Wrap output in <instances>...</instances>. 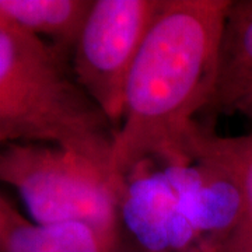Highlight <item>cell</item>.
I'll return each instance as SVG.
<instances>
[{
    "instance_id": "cell-8",
    "label": "cell",
    "mask_w": 252,
    "mask_h": 252,
    "mask_svg": "<svg viewBox=\"0 0 252 252\" xmlns=\"http://www.w3.org/2000/svg\"><path fill=\"white\" fill-rule=\"evenodd\" d=\"M114 245L84 223L36 224L23 217L11 227L3 252H109Z\"/></svg>"
},
{
    "instance_id": "cell-7",
    "label": "cell",
    "mask_w": 252,
    "mask_h": 252,
    "mask_svg": "<svg viewBox=\"0 0 252 252\" xmlns=\"http://www.w3.org/2000/svg\"><path fill=\"white\" fill-rule=\"evenodd\" d=\"M93 0H0L11 26L51 44L69 58Z\"/></svg>"
},
{
    "instance_id": "cell-1",
    "label": "cell",
    "mask_w": 252,
    "mask_h": 252,
    "mask_svg": "<svg viewBox=\"0 0 252 252\" xmlns=\"http://www.w3.org/2000/svg\"><path fill=\"white\" fill-rule=\"evenodd\" d=\"M230 0H162L126 81L109 175L122 200L150 161L193 164V144L216 84Z\"/></svg>"
},
{
    "instance_id": "cell-12",
    "label": "cell",
    "mask_w": 252,
    "mask_h": 252,
    "mask_svg": "<svg viewBox=\"0 0 252 252\" xmlns=\"http://www.w3.org/2000/svg\"><path fill=\"white\" fill-rule=\"evenodd\" d=\"M10 142H11V140H10L7 136H4L0 133V146H3V144H6V143H10Z\"/></svg>"
},
{
    "instance_id": "cell-6",
    "label": "cell",
    "mask_w": 252,
    "mask_h": 252,
    "mask_svg": "<svg viewBox=\"0 0 252 252\" xmlns=\"http://www.w3.org/2000/svg\"><path fill=\"white\" fill-rule=\"evenodd\" d=\"M196 157H209L233 175L240 190L237 223L215 252H252V133L220 136L200 125L193 146Z\"/></svg>"
},
{
    "instance_id": "cell-11",
    "label": "cell",
    "mask_w": 252,
    "mask_h": 252,
    "mask_svg": "<svg viewBox=\"0 0 252 252\" xmlns=\"http://www.w3.org/2000/svg\"><path fill=\"white\" fill-rule=\"evenodd\" d=\"M10 27H14V26H11L9 21L1 16V13H0V28H10Z\"/></svg>"
},
{
    "instance_id": "cell-10",
    "label": "cell",
    "mask_w": 252,
    "mask_h": 252,
    "mask_svg": "<svg viewBox=\"0 0 252 252\" xmlns=\"http://www.w3.org/2000/svg\"><path fill=\"white\" fill-rule=\"evenodd\" d=\"M235 114H241L244 117H247L250 121H252V94H250L247 98H244L238 107L235 109Z\"/></svg>"
},
{
    "instance_id": "cell-4",
    "label": "cell",
    "mask_w": 252,
    "mask_h": 252,
    "mask_svg": "<svg viewBox=\"0 0 252 252\" xmlns=\"http://www.w3.org/2000/svg\"><path fill=\"white\" fill-rule=\"evenodd\" d=\"M162 0H93L70 54L83 91L118 130L126 81Z\"/></svg>"
},
{
    "instance_id": "cell-9",
    "label": "cell",
    "mask_w": 252,
    "mask_h": 252,
    "mask_svg": "<svg viewBox=\"0 0 252 252\" xmlns=\"http://www.w3.org/2000/svg\"><path fill=\"white\" fill-rule=\"evenodd\" d=\"M20 219H23V216L0 196V252H3V245L11 227L16 224Z\"/></svg>"
},
{
    "instance_id": "cell-5",
    "label": "cell",
    "mask_w": 252,
    "mask_h": 252,
    "mask_svg": "<svg viewBox=\"0 0 252 252\" xmlns=\"http://www.w3.org/2000/svg\"><path fill=\"white\" fill-rule=\"evenodd\" d=\"M252 94V0H230L225 17L216 84L205 117L235 114Z\"/></svg>"
},
{
    "instance_id": "cell-3",
    "label": "cell",
    "mask_w": 252,
    "mask_h": 252,
    "mask_svg": "<svg viewBox=\"0 0 252 252\" xmlns=\"http://www.w3.org/2000/svg\"><path fill=\"white\" fill-rule=\"evenodd\" d=\"M0 181L17 190L36 224L84 223L117 241L121 198L107 170L64 147L0 146Z\"/></svg>"
},
{
    "instance_id": "cell-2",
    "label": "cell",
    "mask_w": 252,
    "mask_h": 252,
    "mask_svg": "<svg viewBox=\"0 0 252 252\" xmlns=\"http://www.w3.org/2000/svg\"><path fill=\"white\" fill-rule=\"evenodd\" d=\"M0 133L61 146L109 174L115 129L77 84L69 58L14 27L0 28Z\"/></svg>"
}]
</instances>
